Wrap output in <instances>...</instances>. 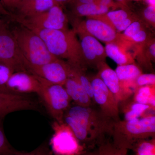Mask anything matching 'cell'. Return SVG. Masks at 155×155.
<instances>
[{
    "mask_svg": "<svg viewBox=\"0 0 155 155\" xmlns=\"http://www.w3.org/2000/svg\"><path fill=\"white\" fill-rule=\"evenodd\" d=\"M44 41L53 55L66 60L72 67L85 70L79 40L74 30H50L27 27Z\"/></svg>",
    "mask_w": 155,
    "mask_h": 155,
    "instance_id": "cell-1",
    "label": "cell"
},
{
    "mask_svg": "<svg viewBox=\"0 0 155 155\" xmlns=\"http://www.w3.org/2000/svg\"><path fill=\"white\" fill-rule=\"evenodd\" d=\"M111 136L116 147L127 150L132 149L139 140L155 137V113L134 120L115 122Z\"/></svg>",
    "mask_w": 155,
    "mask_h": 155,
    "instance_id": "cell-2",
    "label": "cell"
},
{
    "mask_svg": "<svg viewBox=\"0 0 155 155\" xmlns=\"http://www.w3.org/2000/svg\"><path fill=\"white\" fill-rule=\"evenodd\" d=\"M11 32L26 62L27 70L28 67L41 66L58 59L50 53L40 37L29 28L21 24Z\"/></svg>",
    "mask_w": 155,
    "mask_h": 155,
    "instance_id": "cell-3",
    "label": "cell"
},
{
    "mask_svg": "<svg viewBox=\"0 0 155 155\" xmlns=\"http://www.w3.org/2000/svg\"><path fill=\"white\" fill-rule=\"evenodd\" d=\"M65 114L81 122L88 130L94 143L104 140L106 134L111 136L115 121L110 117L91 107H70Z\"/></svg>",
    "mask_w": 155,
    "mask_h": 155,
    "instance_id": "cell-4",
    "label": "cell"
},
{
    "mask_svg": "<svg viewBox=\"0 0 155 155\" xmlns=\"http://www.w3.org/2000/svg\"><path fill=\"white\" fill-rule=\"evenodd\" d=\"M41 79L42 86L38 95L55 121L64 122V115L70 107L72 100L64 86Z\"/></svg>",
    "mask_w": 155,
    "mask_h": 155,
    "instance_id": "cell-5",
    "label": "cell"
},
{
    "mask_svg": "<svg viewBox=\"0 0 155 155\" xmlns=\"http://www.w3.org/2000/svg\"><path fill=\"white\" fill-rule=\"evenodd\" d=\"M54 131L50 144L56 155H79L85 150L71 128L65 122L55 121L52 124Z\"/></svg>",
    "mask_w": 155,
    "mask_h": 155,
    "instance_id": "cell-6",
    "label": "cell"
},
{
    "mask_svg": "<svg viewBox=\"0 0 155 155\" xmlns=\"http://www.w3.org/2000/svg\"><path fill=\"white\" fill-rule=\"evenodd\" d=\"M27 27L50 30H66L68 20L61 6L56 5L41 14L26 19H14Z\"/></svg>",
    "mask_w": 155,
    "mask_h": 155,
    "instance_id": "cell-7",
    "label": "cell"
},
{
    "mask_svg": "<svg viewBox=\"0 0 155 155\" xmlns=\"http://www.w3.org/2000/svg\"><path fill=\"white\" fill-rule=\"evenodd\" d=\"M0 63L7 65L15 72H28L25 59L8 28L0 31Z\"/></svg>",
    "mask_w": 155,
    "mask_h": 155,
    "instance_id": "cell-8",
    "label": "cell"
},
{
    "mask_svg": "<svg viewBox=\"0 0 155 155\" xmlns=\"http://www.w3.org/2000/svg\"><path fill=\"white\" fill-rule=\"evenodd\" d=\"M92 88L94 102L100 110L115 122L120 120L119 103L97 75L90 79Z\"/></svg>",
    "mask_w": 155,
    "mask_h": 155,
    "instance_id": "cell-9",
    "label": "cell"
},
{
    "mask_svg": "<svg viewBox=\"0 0 155 155\" xmlns=\"http://www.w3.org/2000/svg\"><path fill=\"white\" fill-rule=\"evenodd\" d=\"M27 71L53 84L64 86L72 73V67L66 61L57 60L40 66H31Z\"/></svg>",
    "mask_w": 155,
    "mask_h": 155,
    "instance_id": "cell-10",
    "label": "cell"
},
{
    "mask_svg": "<svg viewBox=\"0 0 155 155\" xmlns=\"http://www.w3.org/2000/svg\"><path fill=\"white\" fill-rule=\"evenodd\" d=\"M76 33H85L105 43H118L122 41V34L116 31L106 22L93 18L78 22L75 25Z\"/></svg>",
    "mask_w": 155,
    "mask_h": 155,
    "instance_id": "cell-11",
    "label": "cell"
},
{
    "mask_svg": "<svg viewBox=\"0 0 155 155\" xmlns=\"http://www.w3.org/2000/svg\"><path fill=\"white\" fill-rule=\"evenodd\" d=\"M79 37L84 63L85 68L88 67L97 68L100 64L106 62L105 48L94 37L85 33H76Z\"/></svg>",
    "mask_w": 155,
    "mask_h": 155,
    "instance_id": "cell-12",
    "label": "cell"
},
{
    "mask_svg": "<svg viewBox=\"0 0 155 155\" xmlns=\"http://www.w3.org/2000/svg\"><path fill=\"white\" fill-rule=\"evenodd\" d=\"M42 86L40 78L26 71L14 72L5 87L9 92L17 94L35 93L38 94Z\"/></svg>",
    "mask_w": 155,
    "mask_h": 155,
    "instance_id": "cell-13",
    "label": "cell"
},
{
    "mask_svg": "<svg viewBox=\"0 0 155 155\" xmlns=\"http://www.w3.org/2000/svg\"><path fill=\"white\" fill-rule=\"evenodd\" d=\"M36 103L23 94L0 92V119L10 113L25 110H36Z\"/></svg>",
    "mask_w": 155,
    "mask_h": 155,
    "instance_id": "cell-14",
    "label": "cell"
},
{
    "mask_svg": "<svg viewBox=\"0 0 155 155\" xmlns=\"http://www.w3.org/2000/svg\"><path fill=\"white\" fill-rule=\"evenodd\" d=\"M97 69L98 70L97 75L115 96L119 104L131 97L132 95L122 86L115 71L111 69L106 62L100 64Z\"/></svg>",
    "mask_w": 155,
    "mask_h": 155,
    "instance_id": "cell-15",
    "label": "cell"
},
{
    "mask_svg": "<svg viewBox=\"0 0 155 155\" xmlns=\"http://www.w3.org/2000/svg\"><path fill=\"white\" fill-rule=\"evenodd\" d=\"M60 5L54 0H25L14 9L13 19H26L48 11L52 7Z\"/></svg>",
    "mask_w": 155,
    "mask_h": 155,
    "instance_id": "cell-16",
    "label": "cell"
},
{
    "mask_svg": "<svg viewBox=\"0 0 155 155\" xmlns=\"http://www.w3.org/2000/svg\"><path fill=\"white\" fill-rule=\"evenodd\" d=\"M88 17L100 19L106 22L119 33L124 31L132 22L139 19L123 9L109 11L103 15Z\"/></svg>",
    "mask_w": 155,
    "mask_h": 155,
    "instance_id": "cell-17",
    "label": "cell"
},
{
    "mask_svg": "<svg viewBox=\"0 0 155 155\" xmlns=\"http://www.w3.org/2000/svg\"><path fill=\"white\" fill-rule=\"evenodd\" d=\"M130 44L124 40L118 43L106 44L105 51L107 57H109L118 66L135 64L134 57L128 51Z\"/></svg>",
    "mask_w": 155,
    "mask_h": 155,
    "instance_id": "cell-18",
    "label": "cell"
},
{
    "mask_svg": "<svg viewBox=\"0 0 155 155\" xmlns=\"http://www.w3.org/2000/svg\"><path fill=\"white\" fill-rule=\"evenodd\" d=\"M121 84L131 95L135 89L136 79L143 73L140 67L135 64L118 66L115 70Z\"/></svg>",
    "mask_w": 155,
    "mask_h": 155,
    "instance_id": "cell-19",
    "label": "cell"
},
{
    "mask_svg": "<svg viewBox=\"0 0 155 155\" xmlns=\"http://www.w3.org/2000/svg\"><path fill=\"white\" fill-rule=\"evenodd\" d=\"M64 86L75 105L83 107H91L92 100L75 77L71 75Z\"/></svg>",
    "mask_w": 155,
    "mask_h": 155,
    "instance_id": "cell-20",
    "label": "cell"
},
{
    "mask_svg": "<svg viewBox=\"0 0 155 155\" xmlns=\"http://www.w3.org/2000/svg\"><path fill=\"white\" fill-rule=\"evenodd\" d=\"M134 56L140 66L150 71L152 70L151 61H155V39L151 38L144 43L136 45Z\"/></svg>",
    "mask_w": 155,
    "mask_h": 155,
    "instance_id": "cell-21",
    "label": "cell"
},
{
    "mask_svg": "<svg viewBox=\"0 0 155 155\" xmlns=\"http://www.w3.org/2000/svg\"><path fill=\"white\" fill-rule=\"evenodd\" d=\"M120 104L121 111L124 115V120L139 119L150 113H155V109L150 106L135 102L133 100L129 101V98Z\"/></svg>",
    "mask_w": 155,
    "mask_h": 155,
    "instance_id": "cell-22",
    "label": "cell"
},
{
    "mask_svg": "<svg viewBox=\"0 0 155 155\" xmlns=\"http://www.w3.org/2000/svg\"><path fill=\"white\" fill-rule=\"evenodd\" d=\"M133 100L135 102L148 105L155 109V85L139 87L136 88Z\"/></svg>",
    "mask_w": 155,
    "mask_h": 155,
    "instance_id": "cell-23",
    "label": "cell"
},
{
    "mask_svg": "<svg viewBox=\"0 0 155 155\" xmlns=\"http://www.w3.org/2000/svg\"><path fill=\"white\" fill-rule=\"evenodd\" d=\"M73 7V14L78 17L98 16L105 14L110 11L109 7L101 5L97 3L76 5Z\"/></svg>",
    "mask_w": 155,
    "mask_h": 155,
    "instance_id": "cell-24",
    "label": "cell"
},
{
    "mask_svg": "<svg viewBox=\"0 0 155 155\" xmlns=\"http://www.w3.org/2000/svg\"><path fill=\"white\" fill-rule=\"evenodd\" d=\"M135 155H155V138L141 140L134 145Z\"/></svg>",
    "mask_w": 155,
    "mask_h": 155,
    "instance_id": "cell-25",
    "label": "cell"
},
{
    "mask_svg": "<svg viewBox=\"0 0 155 155\" xmlns=\"http://www.w3.org/2000/svg\"><path fill=\"white\" fill-rule=\"evenodd\" d=\"M85 70L81 68L72 67V73L71 75L78 81L81 85L84 88L92 100L93 102H94L91 82L90 78L85 74Z\"/></svg>",
    "mask_w": 155,
    "mask_h": 155,
    "instance_id": "cell-26",
    "label": "cell"
},
{
    "mask_svg": "<svg viewBox=\"0 0 155 155\" xmlns=\"http://www.w3.org/2000/svg\"><path fill=\"white\" fill-rule=\"evenodd\" d=\"M147 26L155 27V6L149 5L143 12L142 18L140 19Z\"/></svg>",
    "mask_w": 155,
    "mask_h": 155,
    "instance_id": "cell-27",
    "label": "cell"
},
{
    "mask_svg": "<svg viewBox=\"0 0 155 155\" xmlns=\"http://www.w3.org/2000/svg\"><path fill=\"white\" fill-rule=\"evenodd\" d=\"M150 85H155V75L154 73H142L135 81V89L139 87Z\"/></svg>",
    "mask_w": 155,
    "mask_h": 155,
    "instance_id": "cell-28",
    "label": "cell"
},
{
    "mask_svg": "<svg viewBox=\"0 0 155 155\" xmlns=\"http://www.w3.org/2000/svg\"><path fill=\"white\" fill-rule=\"evenodd\" d=\"M14 72L13 69L7 65L0 63V87L8 91L5 87L6 84Z\"/></svg>",
    "mask_w": 155,
    "mask_h": 155,
    "instance_id": "cell-29",
    "label": "cell"
},
{
    "mask_svg": "<svg viewBox=\"0 0 155 155\" xmlns=\"http://www.w3.org/2000/svg\"><path fill=\"white\" fill-rule=\"evenodd\" d=\"M97 150L99 155H116L117 148L113 143L106 141L105 140L98 144Z\"/></svg>",
    "mask_w": 155,
    "mask_h": 155,
    "instance_id": "cell-30",
    "label": "cell"
},
{
    "mask_svg": "<svg viewBox=\"0 0 155 155\" xmlns=\"http://www.w3.org/2000/svg\"><path fill=\"white\" fill-rule=\"evenodd\" d=\"M11 153V147L0 125V155H8Z\"/></svg>",
    "mask_w": 155,
    "mask_h": 155,
    "instance_id": "cell-31",
    "label": "cell"
},
{
    "mask_svg": "<svg viewBox=\"0 0 155 155\" xmlns=\"http://www.w3.org/2000/svg\"><path fill=\"white\" fill-rule=\"evenodd\" d=\"M10 155H51L49 152L45 148L40 147L34 150L29 153H13L11 152Z\"/></svg>",
    "mask_w": 155,
    "mask_h": 155,
    "instance_id": "cell-32",
    "label": "cell"
},
{
    "mask_svg": "<svg viewBox=\"0 0 155 155\" xmlns=\"http://www.w3.org/2000/svg\"><path fill=\"white\" fill-rule=\"evenodd\" d=\"M0 16H5L11 18L13 17V14L5 8L1 1H0Z\"/></svg>",
    "mask_w": 155,
    "mask_h": 155,
    "instance_id": "cell-33",
    "label": "cell"
},
{
    "mask_svg": "<svg viewBox=\"0 0 155 155\" xmlns=\"http://www.w3.org/2000/svg\"><path fill=\"white\" fill-rule=\"evenodd\" d=\"M97 0H72V4L73 6L84 4L96 3Z\"/></svg>",
    "mask_w": 155,
    "mask_h": 155,
    "instance_id": "cell-34",
    "label": "cell"
},
{
    "mask_svg": "<svg viewBox=\"0 0 155 155\" xmlns=\"http://www.w3.org/2000/svg\"><path fill=\"white\" fill-rule=\"evenodd\" d=\"M96 3L101 5L106 6L109 8L113 5V0H97Z\"/></svg>",
    "mask_w": 155,
    "mask_h": 155,
    "instance_id": "cell-35",
    "label": "cell"
},
{
    "mask_svg": "<svg viewBox=\"0 0 155 155\" xmlns=\"http://www.w3.org/2000/svg\"><path fill=\"white\" fill-rule=\"evenodd\" d=\"M1 2L7 10H8L9 11H10V10L13 11L12 0H1Z\"/></svg>",
    "mask_w": 155,
    "mask_h": 155,
    "instance_id": "cell-36",
    "label": "cell"
},
{
    "mask_svg": "<svg viewBox=\"0 0 155 155\" xmlns=\"http://www.w3.org/2000/svg\"><path fill=\"white\" fill-rule=\"evenodd\" d=\"M2 17V16H0V31L8 28V23Z\"/></svg>",
    "mask_w": 155,
    "mask_h": 155,
    "instance_id": "cell-37",
    "label": "cell"
},
{
    "mask_svg": "<svg viewBox=\"0 0 155 155\" xmlns=\"http://www.w3.org/2000/svg\"><path fill=\"white\" fill-rule=\"evenodd\" d=\"M127 150L124 149H119L117 148L116 155H127Z\"/></svg>",
    "mask_w": 155,
    "mask_h": 155,
    "instance_id": "cell-38",
    "label": "cell"
},
{
    "mask_svg": "<svg viewBox=\"0 0 155 155\" xmlns=\"http://www.w3.org/2000/svg\"><path fill=\"white\" fill-rule=\"evenodd\" d=\"M79 155H99L97 150L93 151H84V152L81 153Z\"/></svg>",
    "mask_w": 155,
    "mask_h": 155,
    "instance_id": "cell-39",
    "label": "cell"
},
{
    "mask_svg": "<svg viewBox=\"0 0 155 155\" xmlns=\"http://www.w3.org/2000/svg\"><path fill=\"white\" fill-rule=\"evenodd\" d=\"M25 0H12V5H13V11L19 5L20 3L22 2Z\"/></svg>",
    "mask_w": 155,
    "mask_h": 155,
    "instance_id": "cell-40",
    "label": "cell"
},
{
    "mask_svg": "<svg viewBox=\"0 0 155 155\" xmlns=\"http://www.w3.org/2000/svg\"><path fill=\"white\" fill-rule=\"evenodd\" d=\"M54 1L56 3H58L61 6V5H63L64 4H66V3L69 2L71 0H54Z\"/></svg>",
    "mask_w": 155,
    "mask_h": 155,
    "instance_id": "cell-41",
    "label": "cell"
},
{
    "mask_svg": "<svg viewBox=\"0 0 155 155\" xmlns=\"http://www.w3.org/2000/svg\"><path fill=\"white\" fill-rule=\"evenodd\" d=\"M149 5L155 6V0H147Z\"/></svg>",
    "mask_w": 155,
    "mask_h": 155,
    "instance_id": "cell-42",
    "label": "cell"
},
{
    "mask_svg": "<svg viewBox=\"0 0 155 155\" xmlns=\"http://www.w3.org/2000/svg\"><path fill=\"white\" fill-rule=\"evenodd\" d=\"M0 92H9L5 89L0 87Z\"/></svg>",
    "mask_w": 155,
    "mask_h": 155,
    "instance_id": "cell-43",
    "label": "cell"
},
{
    "mask_svg": "<svg viewBox=\"0 0 155 155\" xmlns=\"http://www.w3.org/2000/svg\"><path fill=\"white\" fill-rule=\"evenodd\" d=\"M117 1H119V2H123L125 1V0H117Z\"/></svg>",
    "mask_w": 155,
    "mask_h": 155,
    "instance_id": "cell-44",
    "label": "cell"
}]
</instances>
